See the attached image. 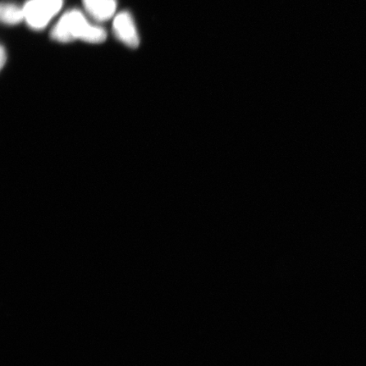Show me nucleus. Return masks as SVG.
Returning a JSON list of instances; mask_svg holds the SVG:
<instances>
[{
	"label": "nucleus",
	"mask_w": 366,
	"mask_h": 366,
	"mask_svg": "<svg viewBox=\"0 0 366 366\" xmlns=\"http://www.w3.org/2000/svg\"><path fill=\"white\" fill-rule=\"evenodd\" d=\"M107 36V31L102 27L90 24L79 10L64 14L50 33L51 39L59 43L81 39L88 43L99 44L104 42Z\"/></svg>",
	"instance_id": "nucleus-1"
},
{
	"label": "nucleus",
	"mask_w": 366,
	"mask_h": 366,
	"mask_svg": "<svg viewBox=\"0 0 366 366\" xmlns=\"http://www.w3.org/2000/svg\"><path fill=\"white\" fill-rule=\"evenodd\" d=\"M62 6L63 0H29L23 6L25 20L31 29H44Z\"/></svg>",
	"instance_id": "nucleus-2"
},
{
	"label": "nucleus",
	"mask_w": 366,
	"mask_h": 366,
	"mask_svg": "<svg viewBox=\"0 0 366 366\" xmlns=\"http://www.w3.org/2000/svg\"><path fill=\"white\" fill-rule=\"evenodd\" d=\"M7 59L6 49L4 46H1V51H0V67L3 69L4 64H6Z\"/></svg>",
	"instance_id": "nucleus-6"
},
{
	"label": "nucleus",
	"mask_w": 366,
	"mask_h": 366,
	"mask_svg": "<svg viewBox=\"0 0 366 366\" xmlns=\"http://www.w3.org/2000/svg\"><path fill=\"white\" fill-rule=\"evenodd\" d=\"M113 33L118 40L132 49L139 45V36L137 34L134 18L127 11L119 13L113 21Z\"/></svg>",
	"instance_id": "nucleus-3"
},
{
	"label": "nucleus",
	"mask_w": 366,
	"mask_h": 366,
	"mask_svg": "<svg viewBox=\"0 0 366 366\" xmlns=\"http://www.w3.org/2000/svg\"><path fill=\"white\" fill-rule=\"evenodd\" d=\"M82 3L86 12L99 21L111 19L117 11V0H82Z\"/></svg>",
	"instance_id": "nucleus-4"
},
{
	"label": "nucleus",
	"mask_w": 366,
	"mask_h": 366,
	"mask_svg": "<svg viewBox=\"0 0 366 366\" xmlns=\"http://www.w3.org/2000/svg\"><path fill=\"white\" fill-rule=\"evenodd\" d=\"M0 19L6 25H16L25 20L23 7L13 3H2L0 6Z\"/></svg>",
	"instance_id": "nucleus-5"
}]
</instances>
